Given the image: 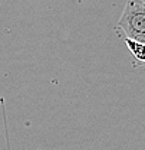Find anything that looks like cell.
Masks as SVG:
<instances>
[{
  "mask_svg": "<svg viewBox=\"0 0 145 150\" xmlns=\"http://www.w3.org/2000/svg\"><path fill=\"white\" fill-rule=\"evenodd\" d=\"M125 45L131 51V54L135 56L138 61L145 62V43L144 42H138V40H132V39H125Z\"/></svg>",
  "mask_w": 145,
  "mask_h": 150,
  "instance_id": "2",
  "label": "cell"
},
{
  "mask_svg": "<svg viewBox=\"0 0 145 150\" xmlns=\"http://www.w3.org/2000/svg\"><path fill=\"white\" fill-rule=\"evenodd\" d=\"M118 28L128 39L145 43V0H128L118 20Z\"/></svg>",
  "mask_w": 145,
  "mask_h": 150,
  "instance_id": "1",
  "label": "cell"
}]
</instances>
